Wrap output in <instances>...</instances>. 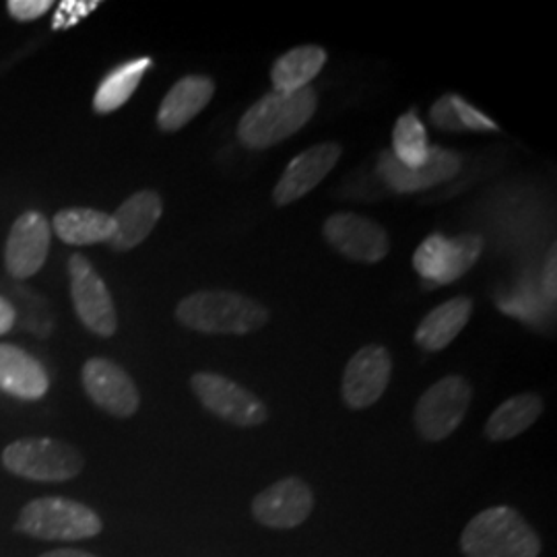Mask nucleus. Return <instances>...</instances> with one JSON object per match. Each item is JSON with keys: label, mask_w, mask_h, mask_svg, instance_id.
Returning <instances> with one entry per match:
<instances>
[{"label": "nucleus", "mask_w": 557, "mask_h": 557, "mask_svg": "<svg viewBox=\"0 0 557 557\" xmlns=\"http://www.w3.org/2000/svg\"><path fill=\"white\" fill-rule=\"evenodd\" d=\"M319 108L317 89L271 91L242 116L238 137L248 149H269L301 131Z\"/></svg>", "instance_id": "nucleus-1"}, {"label": "nucleus", "mask_w": 557, "mask_h": 557, "mask_svg": "<svg viewBox=\"0 0 557 557\" xmlns=\"http://www.w3.org/2000/svg\"><path fill=\"white\" fill-rule=\"evenodd\" d=\"M176 319L186 329L205 335H248L269 322V310L257 299L207 289L182 299Z\"/></svg>", "instance_id": "nucleus-2"}, {"label": "nucleus", "mask_w": 557, "mask_h": 557, "mask_svg": "<svg viewBox=\"0 0 557 557\" xmlns=\"http://www.w3.org/2000/svg\"><path fill=\"white\" fill-rule=\"evenodd\" d=\"M541 539L533 527L510 506H494L471 522L460 535L465 557H539Z\"/></svg>", "instance_id": "nucleus-3"}, {"label": "nucleus", "mask_w": 557, "mask_h": 557, "mask_svg": "<svg viewBox=\"0 0 557 557\" xmlns=\"http://www.w3.org/2000/svg\"><path fill=\"white\" fill-rule=\"evenodd\" d=\"M15 529L41 541H81L98 537L103 522L89 506L69 498H38L27 502Z\"/></svg>", "instance_id": "nucleus-4"}, {"label": "nucleus", "mask_w": 557, "mask_h": 557, "mask_svg": "<svg viewBox=\"0 0 557 557\" xmlns=\"http://www.w3.org/2000/svg\"><path fill=\"white\" fill-rule=\"evenodd\" d=\"M2 465L17 478L60 483L77 478L85 458L62 440L23 438L4 448Z\"/></svg>", "instance_id": "nucleus-5"}, {"label": "nucleus", "mask_w": 557, "mask_h": 557, "mask_svg": "<svg viewBox=\"0 0 557 557\" xmlns=\"http://www.w3.org/2000/svg\"><path fill=\"white\" fill-rule=\"evenodd\" d=\"M471 384L467 379L453 374L430 386L416 405V428L419 436L428 442L448 438L467 418L471 405Z\"/></svg>", "instance_id": "nucleus-6"}, {"label": "nucleus", "mask_w": 557, "mask_h": 557, "mask_svg": "<svg viewBox=\"0 0 557 557\" xmlns=\"http://www.w3.org/2000/svg\"><path fill=\"white\" fill-rule=\"evenodd\" d=\"M190 386L209 413L232 425L257 428L269 419L267 405L234 380L215 372H197L190 379Z\"/></svg>", "instance_id": "nucleus-7"}, {"label": "nucleus", "mask_w": 557, "mask_h": 557, "mask_svg": "<svg viewBox=\"0 0 557 557\" xmlns=\"http://www.w3.org/2000/svg\"><path fill=\"white\" fill-rule=\"evenodd\" d=\"M483 250V239L479 236H457L446 238L432 234L419 244L413 255V267L419 277L430 285H448L469 273Z\"/></svg>", "instance_id": "nucleus-8"}, {"label": "nucleus", "mask_w": 557, "mask_h": 557, "mask_svg": "<svg viewBox=\"0 0 557 557\" xmlns=\"http://www.w3.org/2000/svg\"><path fill=\"white\" fill-rule=\"evenodd\" d=\"M69 273L71 296L81 322L98 337L116 335L119 317L114 299L91 262L81 255H73L69 260Z\"/></svg>", "instance_id": "nucleus-9"}, {"label": "nucleus", "mask_w": 557, "mask_h": 557, "mask_svg": "<svg viewBox=\"0 0 557 557\" xmlns=\"http://www.w3.org/2000/svg\"><path fill=\"white\" fill-rule=\"evenodd\" d=\"M83 388L100 409L114 418H133L140 407L135 380L112 359L91 358L81 372Z\"/></svg>", "instance_id": "nucleus-10"}, {"label": "nucleus", "mask_w": 557, "mask_h": 557, "mask_svg": "<svg viewBox=\"0 0 557 557\" xmlns=\"http://www.w3.org/2000/svg\"><path fill=\"white\" fill-rule=\"evenodd\" d=\"M250 510L262 527L277 531L296 529L312 515L314 494L312 487L299 478L281 479L252 499Z\"/></svg>", "instance_id": "nucleus-11"}, {"label": "nucleus", "mask_w": 557, "mask_h": 557, "mask_svg": "<svg viewBox=\"0 0 557 557\" xmlns=\"http://www.w3.org/2000/svg\"><path fill=\"white\" fill-rule=\"evenodd\" d=\"M393 372V359L382 345H366L349 359L343 374V400L349 409H368L379 403Z\"/></svg>", "instance_id": "nucleus-12"}, {"label": "nucleus", "mask_w": 557, "mask_h": 557, "mask_svg": "<svg viewBox=\"0 0 557 557\" xmlns=\"http://www.w3.org/2000/svg\"><path fill=\"white\" fill-rule=\"evenodd\" d=\"M324 238L345 259L380 262L388 255L391 242L386 230L376 221L356 213H337L324 223Z\"/></svg>", "instance_id": "nucleus-13"}, {"label": "nucleus", "mask_w": 557, "mask_h": 557, "mask_svg": "<svg viewBox=\"0 0 557 557\" xmlns=\"http://www.w3.org/2000/svg\"><path fill=\"white\" fill-rule=\"evenodd\" d=\"M50 250V223L36 211L23 213L13 223L4 248V267L17 278L34 277Z\"/></svg>", "instance_id": "nucleus-14"}, {"label": "nucleus", "mask_w": 557, "mask_h": 557, "mask_svg": "<svg viewBox=\"0 0 557 557\" xmlns=\"http://www.w3.org/2000/svg\"><path fill=\"white\" fill-rule=\"evenodd\" d=\"M338 158H341V147L333 140L314 145L296 156L285 168L283 176L273 190L275 205L285 207L306 197L331 174V170L337 165Z\"/></svg>", "instance_id": "nucleus-15"}, {"label": "nucleus", "mask_w": 557, "mask_h": 557, "mask_svg": "<svg viewBox=\"0 0 557 557\" xmlns=\"http://www.w3.org/2000/svg\"><path fill=\"white\" fill-rule=\"evenodd\" d=\"M460 165V156L442 147H430L428 160L419 168H405L391 151H384L379 160V174L393 190L416 193L457 176Z\"/></svg>", "instance_id": "nucleus-16"}, {"label": "nucleus", "mask_w": 557, "mask_h": 557, "mask_svg": "<svg viewBox=\"0 0 557 557\" xmlns=\"http://www.w3.org/2000/svg\"><path fill=\"white\" fill-rule=\"evenodd\" d=\"M163 202L158 193L140 190L131 199L124 200L112 215L114 220V236L108 242L114 250H131L145 242L147 236L158 225Z\"/></svg>", "instance_id": "nucleus-17"}, {"label": "nucleus", "mask_w": 557, "mask_h": 557, "mask_svg": "<svg viewBox=\"0 0 557 557\" xmlns=\"http://www.w3.org/2000/svg\"><path fill=\"white\" fill-rule=\"evenodd\" d=\"M215 94V83L205 75H188L180 79L163 98L158 112V126L163 133H176L209 106Z\"/></svg>", "instance_id": "nucleus-18"}, {"label": "nucleus", "mask_w": 557, "mask_h": 557, "mask_svg": "<svg viewBox=\"0 0 557 557\" xmlns=\"http://www.w3.org/2000/svg\"><path fill=\"white\" fill-rule=\"evenodd\" d=\"M50 380L38 359L15 345L0 343V391L23 400H38Z\"/></svg>", "instance_id": "nucleus-19"}, {"label": "nucleus", "mask_w": 557, "mask_h": 557, "mask_svg": "<svg viewBox=\"0 0 557 557\" xmlns=\"http://www.w3.org/2000/svg\"><path fill=\"white\" fill-rule=\"evenodd\" d=\"M473 312V301L469 298H455L438 308H434L416 331V343L423 351H442L446 349L460 331L467 326Z\"/></svg>", "instance_id": "nucleus-20"}, {"label": "nucleus", "mask_w": 557, "mask_h": 557, "mask_svg": "<svg viewBox=\"0 0 557 557\" xmlns=\"http://www.w3.org/2000/svg\"><path fill=\"white\" fill-rule=\"evenodd\" d=\"M54 232L64 244L73 246H91L100 242H110L114 236V220L112 215L96 211V209H64L57 213L52 221Z\"/></svg>", "instance_id": "nucleus-21"}, {"label": "nucleus", "mask_w": 557, "mask_h": 557, "mask_svg": "<svg viewBox=\"0 0 557 557\" xmlns=\"http://www.w3.org/2000/svg\"><path fill=\"white\" fill-rule=\"evenodd\" d=\"M543 413V398L535 393H524L508 398L492 413L485 423V436L492 442H506L527 432Z\"/></svg>", "instance_id": "nucleus-22"}, {"label": "nucleus", "mask_w": 557, "mask_h": 557, "mask_svg": "<svg viewBox=\"0 0 557 557\" xmlns=\"http://www.w3.org/2000/svg\"><path fill=\"white\" fill-rule=\"evenodd\" d=\"M326 64V52L319 46H299L278 57L271 71L275 91H299L308 87Z\"/></svg>", "instance_id": "nucleus-23"}, {"label": "nucleus", "mask_w": 557, "mask_h": 557, "mask_svg": "<svg viewBox=\"0 0 557 557\" xmlns=\"http://www.w3.org/2000/svg\"><path fill=\"white\" fill-rule=\"evenodd\" d=\"M153 66V60L135 59L120 64L106 79L101 81L96 98H94V110L98 114H110L122 108L126 101L133 98L137 91L143 75Z\"/></svg>", "instance_id": "nucleus-24"}, {"label": "nucleus", "mask_w": 557, "mask_h": 557, "mask_svg": "<svg viewBox=\"0 0 557 557\" xmlns=\"http://www.w3.org/2000/svg\"><path fill=\"white\" fill-rule=\"evenodd\" d=\"M428 153H430V143H428L425 126L421 124L418 114L409 110L395 124L393 156L405 168H419L428 160Z\"/></svg>", "instance_id": "nucleus-25"}, {"label": "nucleus", "mask_w": 557, "mask_h": 557, "mask_svg": "<svg viewBox=\"0 0 557 557\" xmlns=\"http://www.w3.org/2000/svg\"><path fill=\"white\" fill-rule=\"evenodd\" d=\"M453 101H455V110H457L462 131H498V124L494 120L481 114L478 108L467 103L460 96L453 94Z\"/></svg>", "instance_id": "nucleus-26"}, {"label": "nucleus", "mask_w": 557, "mask_h": 557, "mask_svg": "<svg viewBox=\"0 0 557 557\" xmlns=\"http://www.w3.org/2000/svg\"><path fill=\"white\" fill-rule=\"evenodd\" d=\"M96 7H98V2H77V0L60 2L59 11L54 15V29H66V27L77 25Z\"/></svg>", "instance_id": "nucleus-27"}, {"label": "nucleus", "mask_w": 557, "mask_h": 557, "mask_svg": "<svg viewBox=\"0 0 557 557\" xmlns=\"http://www.w3.org/2000/svg\"><path fill=\"white\" fill-rule=\"evenodd\" d=\"M432 120L438 128L444 131H453V133H460L462 126H460V120L457 116V110H455V101H453V94H446L442 96L434 108H432Z\"/></svg>", "instance_id": "nucleus-28"}, {"label": "nucleus", "mask_w": 557, "mask_h": 557, "mask_svg": "<svg viewBox=\"0 0 557 557\" xmlns=\"http://www.w3.org/2000/svg\"><path fill=\"white\" fill-rule=\"evenodd\" d=\"M50 0H11L7 2V9L11 17L17 21H34L46 15L50 11Z\"/></svg>", "instance_id": "nucleus-29"}, {"label": "nucleus", "mask_w": 557, "mask_h": 557, "mask_svg": "<svg viewBox=\"0 0 557 557\" xmlns=\"http://www.w3.org/2000/svg\"><path fill=\"white\" fill-rule=\"evenodd\" d=\"M556 264V246H554V248H552V252H549V259H547V267H545V277H543V289H545V296L552 299V301H554L557 296Z\"/></svg>", "instance_id": "nucleus-30"}, {"label": "nucleus", "mask_w": 557, "mask_h": 557, "mask_svg": "<svg viewBox=\"0 0 557 557\" xmlns=\"http://www.w3.org/2000/svg\"><path fill=\"white\" fill-rule=\"evenodd\" d=\"M15 324V308L9 299L0 298V335L9 333Z\"/></svg>", "instance_id": "nucleus-31"}, {"label": "nucleus", "mask_w": 557, "mask_h": 557, "mask_svg": "<svg viewBox=\"0 0 557 557\" xmlns=\"http://www.w3.org/2000/svg\"><path fill=\"white\" fill-rule=\"evenodd\" d=\"M40 557H98L89 552H81V549H54L48 554H41Z\"/></svg>", "instance_id": "nucleus-32"}]
</instances>
